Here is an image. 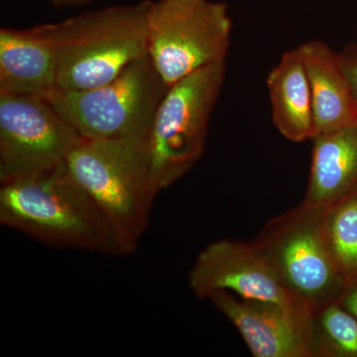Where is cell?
Instances as JSON below:
<instances>
[{
	"label": "cell",
	"instance_id": "20",
	"mask_svg": "<svg viewBox=\"0 0 357 357\" xmlns=\"http://www.w3.org/2000/svg\"><path fill=\"white\" fill-rule=\"evenodd\" d=\"M347 48L349 49V50L351 51V53L354 54V55H356L357 57V45H349Z\"/></svg>",
	"mask_w": 357,
	"mask_h": 357
},
{
	"label": "cell",
	"instance_id": "18",
	"mask_svg": "<svg viewBox=\"0 0 357 357\" xmlns=\"http://www.w3.org/2000/svg\"><path fill=\"white\" fill-rule=\"evenodd\" d=\"M340 304L357 319V278L349 282Z\"/></svg>",
	"mask_w": 357,
	"mask_h": 357
},
{
	"label": "cell",
	"instance_id": "3",
	"mask_svg": "<svg viewBox=\"0 0 357 357\" xmlns=\"http://www.w3.org/2000/svg\"><path fill=\"white\" fill-rule=\"evenodd\" d=\"M66 162L131 255L157 197L147 141L83 138Z\"/></svg>",
	"mask_w": 357,
	"mask_h": 357
},
{
	"label": "cell",
	"instance_id": "10",
	"mask_svg": "<svg viewBox=\"0 0 357 357\" xmlns=\"http://www.w3.org/2000/svg\"><path fill=\"white\" fill-rule=\"evenodd\" d=\"M208 300L236 326L253 356L312 357L307 307L244 299L227 291L211 293Z\"/></svg>",
	"mask_w": 357,
	"mask_h": 357
},
{
	"label": "cell",
	"instance_id": "13",
	"mask_svg": "<svg viewBox=\"0 0 357 357\" xmlns=\"http://www.w3.org/2000/svg\"><path fill=\"white\" fill-rule=\"evenodd\" d=\"M311 171L304 202L328 206L357 191V122L312 139Z\"/></svg>",
	"mask_w": 357,
	"mask_h": 357
},
{
	"label": "cell",
	"instance_id": "4",
	"mask_svg": "<svg viewBox=\"0 0 357 357\" xmlns=\"http://www.w3.org/2000/svg\"><path fill=\"white\" fill-rule=\"evenodd\" d=\"M326 210L303 202L251 241L294 300L311 311L340 302L349 285L326 238Z\"/></svg>",
	"mask_w": 357,
	"mask_h": 357
},
{
	"label": "cell",
	"instance_id": "5",
	"mask_svg": "<svg viewBox=\"0 0 357 357\" xmlns=\"http://www.w3.org/2000/svg\"><path fill=\"white\" fill-rule=\"evenodd\" d=\"M168 89L147 54L109 83L84 91L57 89L47 100L86 139L147 141Z\"/></svg>",
	"mask_w": 357,
	"mask_h": 357
},
{
	"label": "cell",
	"instance_id": "7",
	"mask_svg": "<svg viewBox=\"0 0 357 357\" xmlns=\"http://www.w3.org/2000/svg\"><path fill=\"white\" fill-rule=\"evenodd\" d=\"M232 20L225 2L158 0L148 14V56L169 86L202 68L227 62Z\"/></svg>",
	"mask_w": 357,
	"mask_h": 357
},
{
	"label": "cell",
	"instance_id": "17",
	"mask_svg": "<svg viewBox=\"0 0 357 357\" xmlns=\"http://www.w3.org/2000/svg\"><path fill=\"white\" fill-rule=\"evenodd\" d=\"M340 55L342 68L351 82L352 91L357 100V57L347 48L340 52Z\"/></svg>",
	"mask_w": 357,
	"mask_h": 357
},
{
	"label": "cell",
	"instance_id": "9",
	"mask_svg": "<svg viewBox=\"0 0 357 357\" xmlns=\"http://www.w3.org/2000/svg\"><path fill=\"white\" fill-rule=\"evenodd\" d=\"M189 285L202 300L217 291H227L244 299L303 306L282 285L252 243L220 239L208 244L190 270Z\"/></svg>",
	"mask_w": 357,
	"mask_h": 357
},
{
	"label": "cell",
	"instance_id": "16",
	"mask_svg": "<svg viewBox=\"0 0 357 357\" xmlns=\"http://www.w3.org/2000/svg\"><path fill=\"white\" fill-rule=\"evenodd\" d=\"M325 227L333 258L349 283L357 278V191L326 206Z\"/></svg>",
	"mask_w": 357,
	"mask_h": 357
},
{
	"label": "cell",
	"instance_id": "11",
	"mask_svg": "<svg viewBox=\"0 0 357 357\" xmlns=\"http://www.w3.org/2000/svg\"><path fill=\"white\" fill-rule=\"evenodd\" d=\"M58 89L55 49L41 25L0 29V93L47 100Z\"/></svg>",
	"mask_w": 357,
	"mask_h": 357
},
{
	"label": "cell",
	"instance_id": "14",
	"mask_svg": "<svg viewBox=\"0 0 357 357\" xmlns=\"http://www.w3.org/2000/svg\"><path fill=\"white\" fill-rule=\"evenodd\" d=\"M274 126L289 141L314 136L311 88L299 47L285 52L267 77Z\"/></svg>",
	"mask_w": 357,
	"mask_h": 357
},
{
	"label": "cell",
	"instance_id": "19",
	"mask_svg": "<svg viewBox=\"0 0 357 357\" xmlns=\"http://www.w3.org/2000/svg\"><path fill=\"white\" fill-rule=\"evenodd\" d=\"M91 1V0H49L52 6L55 7L83 6Z\"/></svg>",
	"mask_w": 357,
	"mask_h": 357
},
{
	"label": "cell",
	"instance_id": "2",
	"mask_svg": "<svg viewBox=\"0 0 357 357\" xmlns=\"http://www.w3.org/2000/svg\"><path fill=\"white\" fill-rule=\"evenodd\" d=\"M151 3L152 0H141L42 24L55 49L58 89L84 91L102 86L147 55Z\"/></svg>",
	"mask_w": 357,
	"mask_h": 357
},
{
	"label": "cell",
	"instance_id": "8",
	"mask_svg": "<svg viewBox=\"0 0 357 357\" xmlns=\"http://www.w3.org/2000/svg\"><path fill=\"white\" fill-rule=\"evenodd\" d=\"M82 139L48 100L0 93V183L60 165Z\"/></svg>",
	"mask_w": 357,
	"mask_h": 357
},
{
	"label": "cell",
	"instance_id": "15",
	"mask_svg": "<svg viewBox=\"0 0 357 357\" xmlns=\"http://www.w3.org/2000/svg\"><path fill=\"white\" fill-rule=\"evenodd\" d=\"M310 347L312 357H357V319L340 302L312 310Z\"/></svg>",
	"mask_w": 357,
	"mask_h": 357
},
{
	"label": "cell",
	"instance_id": "1",
	"mask_svg": "<svg viewBox=\"0 0 357 357\" xmlns=\"http://www.w3.org/2000/svg\"><path fill=\"white\" fill-rule=\"evenodd\" d=\"M0 222L53 248L128 255L67 162L37 175L1 183Z\"/></svg>",
	"mask_w": 357,
	"mask_h": 357
},
{
	"label": "cell",
	"instance_id": "12",
	"mask_svg": "<svg viewBox=\"0 0 357 357\" xmlns=\"http://www.w3.org/2000/svg\"><path fill=\"white\" fill-rule=\"evenodd\" d=\"M299 48L311 88L314 136L356 123L357 100L340 53L321 40Z\"/></svg>",
	"mask_w": 357,
	"mask_h": 357
},
{
	"label": "cell",
	"instance_id": "6",
	"mask_svg": "<svg viewBox=\"0 0 357 357\" xmlns=\"http://www.w3.org/2000/svg\"><path fill=\"white\" fill-rule=\"evenodd\" d=\"M225 73L227 62L217 63L169 86L147 140L155 194L184 177L203 156L208 123Z\"/></svg>",
	"mask_w": 357,
	"mask_h": 357
}]
</instances>
